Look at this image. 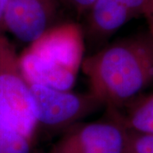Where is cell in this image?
<instances>
[{
	"instance_id": "6da1fadb",
	"label": "cell",
	"mask_w": 153,
	"mask_h": 153,
	"mask_svg": "<svg viewBox=\"0 0 153 153\" xmlns=\"http://www.w3.org/2000/svg\"><path fill=\"white\" fill-rule=\"evenodd\" d=\"M89 92L112 110L140 97L153 82V36L150 32L121 39L84 58Z\"/></svg>"
},
{
	"instance_id": "7a4b0ae2",
	"label": "cell",
	"mask_w": 153,
	"mask_h": 153,
	"mask_svg": "<svg viewBox=\"0 0 153 153\" xmlns=\"http://www.w3.org/2000/svg\"><path fill=\"white\" fill-rule=\"evenodd\" d=\"M84 35L74 22L56 24L29 44L19 55L22 72L30 84L71 90L82 69Z\"/></svg>"
},
{
	"instance_id": "3957f363",
	"label": "cell",
	"mask_w": 153,
	"mask_h": 153,
	"mask_svg": "<svg viewBox=\"0 0 153 153\" xmlns=\"http://www.w3.org/2000/svg\"><path fill=\"white\" fill-rule=\"evenodd\" d=\"M0 116L33 140L38 127L31 85L22 72L19 55L0 33Z\"/></svg>"
},
{
	"instance_id": "277c9868",
	"label": "cell",
	"mask_w": 153,
	"mask_h": 153,
	"mask_svg": "<svg viewBox=\"0 0 153 153\" xmlns=\"http://www.w3.org/2000/svg\"><path fill=\"white\" fill-rule=\"evenodd\" d=\"M38 126L49 129L67 127L103 104L93 94L75 93L40 84H30Z\"/></svg>"
},
{
	"instance_id": "5b68a950",
	"label": "cell",
	"mask_w": 153,
	"mask_h": 153,
	"mask_svg": "<svg viewBox=\"0 0 153 153\" xmlns=\"http://www.w3.org/2000/svg\"><path fill=\"white\" fill-rule=\"evenodd\" d=\"M128 131L116 117L78 125L61 137L49 153H124Z\"/></svg>"
},
{
	"instance_id": "8992f818",
	"label": "cell",
	"mask_w": 153,
	"mask_h": 153,
	"mask_svg": "<svg viewBox=\"0 0 153 153\" xmlns=\"http://www.w3.org/2000/svg\"><path fill=\"white\" fill-rule=\"evenodd\" d=\"M59 7V0H8L4 27L30 44L56 25Z\"/></svg>"
},
{
	"instance_id": "52a82bcc",
	"label": "cell",
	"mask_w": 153,
	"mask_h": 153,
	"mask_svg": "<svg viewBox=\"0 0 153 153\" xmlns=\"http://www.w3.org/2000/svg\"><path fill=\"white\" fill-rule=\"evenodd\" d=\"M152 0H97L88 11V33L94 40L111 36L127 22L146 16Z\"/></svg>"
},
{
	"instance_id": "ba28073f",
	"label": "cell",
	"mask_w": 153,
	"mask_h": 153,
	"mask_svg": "<svg viewBox=\"0 0 153 153\" xmlns=\"http://www.w3.org/2000/svg\"><path fill=\"white\" fill-rule=\"evenodd\" d=\"M127 106L123 115L113 111L115 117L130 131L153 135V93L138 97Z\"/></svg>"
},
{
	"instance_id": "9c48e42d",
	"label": "cell",
	"mask_w": 153,
	"mask_h": 153,
	"mask_svg": "<svg viewBox=\"0 0 153 153\" xmlns=\"http://www.w3.org/2000/svg\"><path fill=\"white\" fill-rule=\"evenodd\" d=\"M33 142L0 116V153H31Z\"/></svg>"
},
{
	"instance_id": "30bf717a",
	"label": "cell",
	"mask_w": 153,
	"mask_h": 153,
	"mask_svg": "<svg viewBox=\"0 0 153 153\" xmlns=\"http://www.w3.org/2000/svg\"><path fill=\"white\" fill-rule=\"evenodd\" d=\"M124 153H153V135L129 130Z\"/></svg>"
},
{
	"instance_id": "8fae6325",
	"label": "cell",
	"mask_w": 153,
	"mask_h": 153,
	"mask_svg": "<svg viewBox=\"0 0 153 153\" xmlns=\"http://www.w3.org/2000/svg\"><path fill=\"white\" fill-rule=\"evenodd\" d=\"M96 1L97 0H67L68 4L78 14L88 12Z\"/></svg>"
},
{
	"instance_id": "7c38bea8",
	"label": "cell",
	"mask_w": 153,
	"mask_h": 153,
	"mask_svg": "<svg viewBox=\"0 0 153 153\" xmlns=\"http://www.w3.org/2000/svg\"><path fill=\"white\" fill-rule=\"evenodd\" d=\"M7 3L8 0H0V33H1V29L4 28V15Z\"/></svg>"
},
{
	"instance_id": "4fadbf2b",
	"label": "cell",
	"mask_w": 153,
	"mask_h": 153,
	"mask_svg": "<svg viewBox=\"0 0 153 153\" xmlns=\"http://www.w3.org/2000/svg\"><path fill=\"white\" fill-rule=\"evenodd\" d=\"M146 17L147 18L148 23H149V32L153 36V15H148Z\"/></svg>"
},
{
	"instance_id": "5bb4252c",
	"label": "cell",
	"mask_w": 153,
	"mask_h": 153,
	"mask_svg": "<svg viewBox=\"0 0 153 153\" xmlns=\"http://www.w3.org/2000/svg\"><path fill=\"white\" fill-rule=\"evenodd\" d=\"M148 15H153V0H152V7H151V10H150L149 13H148L146 16H148Z\"/></svg>"
}]
</instances>
